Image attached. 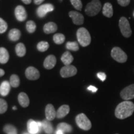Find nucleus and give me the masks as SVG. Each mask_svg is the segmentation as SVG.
<instances>
[{
  "label": "nucleus",
  "mask_w": 134,
  "mask_h": 134,
  "mask_svg": "<svg viewBox=\"0 0 134 134\" xmlns=\"http://www.w3.org/2000/svg\"><path fill=\"white\" fill-rule=\"evenodd\" d=\"M4 73H5V72H4V70H3V69H1V68H0V77L4 76Z\"/></svg>",
  "instance_id": "nucleus-41"
},
{
  "label": "nucleus",
  "mask_w": 134,
  "mask_h": 134,
  "mask_svg": "<svg viewBox=\"0 0 134 134\" xmlns=\"http://www.w3.org/2000/svg\"><path fill=\"white\" fill-rule=\"evenodd\" d=\"M71 4L75 9L78 10V11H81L83 7V4L81 0H70Z\"/></svg>",
  "instance_id": "nucleus-34"
},
{
  "label": "nucleus",
  "mask_w": 134,
  "mask_h": 134,
  "mask_svg": "<svg viewBox=\"0 0 134 134\" xmlns=\"http://www.w3.org/2000/svg\"><path fill=\"white\" fill-rule=\"evenodd\" d=\"M57 63V58L53 55H50L47 57L43 62V66L47 70H51L54 68Z\"/></svg>",
  "instance_id": "nucleus-14"
},
{
  "label": "nucleus",
  "mask_w": 134,
  "mask_h": 134,
  "mask_svg": "<svg viewBox=\"0 0 134 134\" xmlns=\"http://www.w3.org/2000/svg\"><path fill=\"white\" fill-rule=\"evenodd\" d=\"M133 17H134V11H133Z\"/></svg>",
  "instance_id": "nucleus-44"
},
{
  "label": "nucleus",
  "mask_w": 134,
  "mask_h": 134,
  "mask_svg": "<svg viewBox=\"0 0 134 134\" xmlns=\"http://www.w3.org/2000/svg\"><path fill=\"white\" fill-rule=\"evenodd\" d=\"M134 111V104L129 100H124L117 105L115 115L117 119H125L132 115Z\"/></svg>",
  "instance_id": "nucleus-1"
},
{
  "label": "nucleus",
  "mask_w": 134,
  "mask_h": 134,
  "mask_svg": "<svg viewBox=\"0 0 134 134\" xmlns=\"http://www.w3.org/2000/svg\"><path fill=\"white\" fill-rule=\"evenodd\" d=\"M60 73L62 78H69L75 76L76 74L77 69L73 65H66L62 68Z\"/></svg>",
  "instance_id": "nucleus-7"
},
{
  "label": "nucleus",
  "mask_w": 134,
  "mask_h": 134,
  "mask_svg": "<svg viewBox=\"0 0 134 134\" xmlns=\"http://www.w3.org/2000/svg\"><path fill=\"white\" fill-rule=\"evenodd\" d=\"M21 1L26 4H29L32 2V0H21Z\"/></svg>",
  "instance_id": "nucleus-40"
},
{
  "label": "nucleus",
  "mask_w": 134,
  "mask_h": 134,
  "mask_svg": "<svg viewBox=\"0 0 134 134\" xmlns=\"http://www.w3.org/2000/svg\"><path fill=\"white\" fill-rule=\"evenodd\" d=\"M88 90L89 91L93 92V93H96V92L98 91V88L94 86H90L88 88Z\"/></svg>",
  "instance_id": "nucleus-38"
},
{
  "label": "nucleus",
  "mask_w": 134,
  "mask_h": 134,
  "mask_svg": "<svg viewBox=\"0 0 134 134\" xmlns=\"http://www.w3.org/2000/svg\"><path fill=\"white\" fill-rule=\"evenodd\" d=\"M103 14L107 18H111L113 16V5L110 3H105L103 8Z\"/></svg>",
  "instance_id": "nucleus-20"
},
{
  "label": "nucleus",
  "mask_w": 134,
  "mask_h": 134,
  "mask_svg": "<svg viewBox=\"0 0 134 134\" xmlns=\"http://www.w3.org/2000/svg\"><path fill=\"white\" fill-rule=\"evenodd\" d=\"M77 125L84 130H89L91 128V122L85 114L81 113L75 118Z\"/></svg>",
  "instance_id": "nucleus-4"
},
{
  "label": "nucleus",
  "mask_w": 134,
  "mask_h": 134,
  "mask_svg": "<svg viewBox=\"0 0 134 134\" xmlns=\"http://www.w3.org/2000/svg\"><path fill=\"white\" fill-rule=\"evenodd\" d=\"M56 134H63V132L61 130H57L56 132Z\"/></svg>",
  "instance_id": "nucleus-42"
},
{
  "label": "nucleus",
  "mask_w": 134,
  "mask_h": 134,
  "mask_svg": "<svg viewBox=\"0 0 134 134\" xmlns=\"http://www.w3.org/2000/svg\"><path fill=\"white\" fill-rule=\"evenodd\" d=\"M53 40L56 44L60 45L64 42L65 37L62 34H55L53 37Z\"/></svg>",
  "instance_id": "nucleus-28"
},
{
  "label": "nucleus",
  "mask_w": 134,
  "mask_h": 134,
  "mask_svg": "<svg viewBox=\"0 0 134 134\" xmlns=\"http://www.w3.org/2000/svg\"><path fill=\"white\" fill-rule=\"evenodd\" d=\"M3 130L6 134H18L16 128L12 125H6L3 128Z\"/></svg>",
  "instance_id": "nucleus-29"
},
{
  "label": "nucleus",
  "mask_w": 134,
  "mask_h": 134,
  "mask_svg": "<svg viewBox=\"0 0 134 134\" xmlns=\"http://www.w3.org/2000/svg\"><path fill=\"white\" fill-rule=\"evenodd\" d=\"M11 85L8 81H4L0 85V94L3 96H6L9 94L11 89Z\"/></svg>",
  "instance_id": "nucleus-19"
},
{
  "label": "nucleus",
  "mask_w": 134,
  "mask_h": 134,
  "mask_svg": "<svg viewBox=\"0 0 134 134\" xmlns=\"http://www.w3.org/2000/svg\"><path fill=\"white\" fill-rule=\"evenodd\" d=\"M21 36V32L19 29H13L9 31L8 37L11 41L16 42L19 39Z\"/></svg>",
  "instance_id": "nucleus-21"
},
{
  "label": "nucleus",
  "mask_w": 134,
  "mask_h": 134,
  "mask_svg": "<svg viewBox=\"0 0 134 134\" xmlns=\"http://www.w3.org/2000/svg\"><path fill=\"white\" fill-rule=\"evenodd\" d=\"M120 97L125 100H129L134 98V84L127 86L120 92Z\"/></svg>",
  "instance_id": "nucleus-8"
},
{
  "label": "nucleus",
  "mask_w": 134,
  "mask_h": 134,
  "mask_svg": "<svg viewBox=\"0 0 134 134\" xmlns=\"http://www.w3.org/2000/svg\"><path fill=\"white\" fill-rule=\"evenodd\" d=\"M97 76L102 81H104L105 79H106V75L104 73H103V72H99L98 74H97Z\"/></svg>",
  "instance_id": "nucleus-37"
},
{
  "label": "nucleus",
  "mask_w": 134,
  "mask_h": 134,
  "mask_svg": "<svg viewBox=\"0 0 134 134\" xmlns=\"http://www.w3.org/2000/svg\"><path fill=\"white\" fill-rule=\"evenodd\" d=\"M73 60H74V58H73V55L69 52H65L61 57L62 62L65 65V66L71 65V63L73 62Z\"/></svg>",
  "instance_id": "nucleus-22"
},
{
  "label": "nucleus",
  "mask_w": 134,
  "mask_h": 134,
  "mask_svg": "<svg viewBox=\"0 0 134 134\" xmlns=\"http://www.w3.org/2000/svg\"><path fill=\"white\" fill-rule=\"evenodd\" d=\"M27 127L28 132L31 134H36L40 131V129L38 126L37 122L34 121L32 119L28 120Z\"/></svg>",
  "instance_id": "nucleus-16"
},
{
  "label": "nucleus",
  "mask_w": 134,
  "mask_h": 134,
  "mask_svg": "<svg viewBox=\"0 0 134 134\" xmlns=\"http://www.w3.org/2000/svg\"><path fill=\"white\" fill-rule=\"evenodd\" d=\"M26 78L29 80H37L40 78V73L37 68L34 66H29L25 71Z\"/></svg>",
  "instance_id": "nucleus-10"
},
{
  "label": "nucleus",
  "mask_w": 134,
  "mask_h": 134,
  "mask_svg": "<svg viewBox=\"0 0 134 134\" xmlns=\"http://www.w3.org/2000/svg\"><path fill=\"white\" fill-rule=\"evenodd\" d=\"M8 24L6 22L0 18V34L4 33L7 31Z\"/></svg>",
  "instance_id": "nucleus-35"
},
{
  "label": "nucleus",
  "mask_w": 134,
  "mask_h": 134,
  "mask_svg": "<svg viewBox=\"0 0 134 134\" xmlns=\"http://www.w3.org/2000/svg\"><path fill=\"white\" fill-rule=\"evenodd\" d=\"M15 50H16L17 55L19 57H24L26 55V48L24 44H23V43H18L16 45Z\"/></svg>",
  "instance_id": "nucleus-24"
},
{
  "label": "nucleus",
  "mask_w": 134,
  "mask_h": 134,
  "mask_svg": "<svg viewBox=\"0 0 134 134\" xmlns=\"http://www.w3.org/2000/svg\"><path fill=\"white\" fill-rule=\"evenodd\" d=\"M57 26L55 23L53 22H49L47 23L43 26V32L46 34H52L54 33L57 31Z\"/></svg>",
  "instance_id": "nucleus-18"
},
{
  "label": "nucleus",
  "mask_w": 134,
  "mask_h": 134,
  "mask_svg": "<svg viewBox=\"0 0 134 134\" xmlns=\"http://www.w3.org/2000/svg\"><path fill=\"white\" fill-rule=\"evenodd\" d=\"M111 57L119 63H125L127 60V55L120 47H115L111 50Z\"/></svg>",
  "instance_id": "nucleus-6"
},
{
  "label": "nucleus",
  "mask_w": 134,
  "mask_h": 134,
  "mask_svg": "<svg viewBox=\"0 0 134 134\" xmlns=\"http://www.w3.org/2000/svg\"><path fill=\"white\" fill-rule=\"evenodd\" d=\"M119 26L121 32L122 36L126 38H129L132 35V29L130 28V26L129 21L125 17L120 18L119 23Z\"/></svg>",
  "instance_id": "nucleus-5"
},
{
  "label": "nucleus",
  "mask_w": 134,
  "mask_h": 134,
  "mask_svg": "<svg viewBox=\"0 0 134 134\" xmlns=\"http://www.w3.org/2000/svg\"><path fill=\"white\" fill-rule=\"evenodd\" d=\"M18 101H19V104L21 105L23 108H27V107L29 106L30 100L29 98L27 95L26 93H20L18 95Z\"/></svg>",
  "instance_id": "nucleus-15"
},
{
  "label": "nucleus",
  "mask_w": 134,
  "mask_h": 134,
  "mask_svg": "<svg viewBox=\"0 0 134 134\" xmlns=\"http://www.w3.org/2000/svg\"><path fill=\"white\" fill-rule=\"evenodd\" d=\"M57 130H61L63 132H71L72 131V127L68 124L62 122L57 125Z\"/></svg>",
  "instance_id": "nucleus-27"
},
{
  "label": "nucleus",
  "mask_w": 134,
  "mask_h": 134,
  "mask_svg": "<svg viewBox=\"0 0 134 134\" xmlns=\"http://www.w3.org/2000/svg\"><path fill=\"white\" fill-rule=\"evenodd\" d=\"M69 16L71 18L73 23L75 24L80 26V25H82L84 23L83 15L81 13L77 12V11H70Z\"/></svg>",
  "instance_id": "nucleus-12"
},
{
  "label": "nucleus",
  "mask_w": 134,
  "mask_h": 134,
  "mask_svg": "<svg viewBox=\"0 0 134 134\" xmlns=\"http://www.w3.org/2000/svg\"><path fill=\"white\" fill-rule=\"evenodd\" d=\"M42 128L46 133L51 134L53 132L52 125L48 120H44L42 122Z\"/></svg>",
  "instance_id": "nucleus-25"
},
{
  "label": "nucleus",
  "mask_w": 134,
  "mask_h": 134,
  "mask_svg": "<svg viewBox=\"0 0 134 134\" xmlns=\"http://www.w3.org/2000/svg\"><path fill=\"white\" fill-rule=\"evenodd\" d=\"M34 3L37 5L41 4L42 3H43V1H44V0H34Z\"/></svg>",
  "instance_id": "nucleus-39"
},
{
  "label": "nucleus",
  "mask_w": 134,
  "mask_h": 134,
  "mask_svg": "<svg viewBox=\"0 0 134 134\" xmlns=\"http://www.w3.org/2000/svg\"><path fill=\"white\" fill-rule=\"evenodd\" d=\"M54 10V6L52 4H44L40 6L37 9V14L39 18H44L48 13Z\"/></svg>",
  "instance_id": "nucleus-9"
},
{
  "label": "nucleus",
  "mask_w": 134,
  "mask_h": 134,
  "mask_svg": "<svg viewBox=\"0 0 134 134\" xmlns=\"http://www.w3.org/2000/svg\"><path fill=\"white\" fill-rule=\"evenodd\" d=\"M70 112V107L68 105H63L60 106L57 111L56 117L58 119H62L66 116Z\"/></svg>",
  "instance_id": "nucleus-17"
},
{
  "label": "nucleus",
  "mask_w": 134,
  "mask_h": 134,
  "mask_svg": "<svg viewBox=\"0 0 134 134\" xmlns=\"http://www.w3.org/2000/svg\"><path fill=\"white\" fill-rule=\"evenodd\" d=\"M77 39L78 43L82 47H87L90 44L91 41V36L88 30L85 27H81L77 31Z\"/></svg>",
  "instance_id": "nucleus-2"
},
{
  "label": "nucleus",
  "mask_w": 134,
  "mask_h": 134,
  "mask_svg": "<svg viewBox=\"0 0 134 134\" xmlns=\"http://www.w3.org/2000/svg\"><path fill=\"white\" fill-rule=\"evenodd\" d=\"M8 109V104L3 99L0 98V114H4Z\"/></svg>",
  "instance_id": "nucleus-33"
},
{
  "label": "nucleus",
  "mask_w": 134,
  "mask_h": 134,
  "mask_svg": "<svg viewBox=\"0 0 134 134\" xmlns=\"http://www.w3.org/2000/svg\"><path fill=\"white\" fill-rule=\"evenodd\" d=\"M45 113H46L47 120H49V121H51V120L54 119L57 114V112L55 111V108L51 104H48L46 105Z\"/></svg>",
  "instance_id": "nucleus-13"
},
{
  "label": "nucleus",
  "mask_w": 134,
  "mask_h": 134,
  "mask_svg": "<svg viewBox=\"0 0 134 134\" xmlns=\"http://www.w3.org/2000/svg\"><path fill=\"white\" fill-rule=\"evenodd\" d=\"M13 110H16L17 109V108H16V106H14L13 108Z\"/></svg>",
  "instance_id": "nucleus-43"
},
{
  "label": "nucleus",
  "mask_w": 134,
  "mask_h": 134,
  "mask_svg": "<svg viewBox=\"0 0 134 134\" xmlns=\"http://www.w3.org/2000/svg\"><path fill=\"white\" fill-rule=\"evenodd\" d=\"M37 47L38 51L41 52H46V50H48V47H49V44H48L47 42L41 41L38 43Z\"/></svg>",
  "instance_id": "nucleus-31"
},
{
  "label": "nucleus",
  "mask_w": 134,
  "mask_h": 134,
  "mask_svg": "<svg viewBox=\"0 0 134 134\" xmlns=\"http://www.w3.org/2000/svg\"><path fill=\"white\" fill-rule=\"evenodd\" d=\"M14 14L16 19L20 22L24 21L26 19L27 16L24 7H23L21 5H19L15 8Z\"/></svg>",
  "instance_id": "nucleus-11"
},
{
  "label": "nucleus",
  "mask_w": 134,
  "mask_h": 134,
  "mask_svg": "<svg viewBox=\"0 0 134 134\" xmlns=\"http://www.w3.org/2000/svg\"><path fill=\"white\" fill-rule=\"evenodd\" d=\"M102 4L99 0H92L86 5L85 13L89 16H94L100 12Z\"/></svg>",
  "instance_id": "nucleus-3"
},
{
  "label": "nucleus",
  "mask_w": 134,
  "mask_h": 134,
  "mask_svg": "<svg viewBox=\"0 0 134 134\" xmlns=\"http://www.w3.org/2000/svg\"><path fill=\"white\" fill-rule=\"evenodd\" d=\"M9 59L8 51L4 47H0V63L5 64Z\"/></svg>",
  "instance_id": "nucleus-23"
},
{
  "label": "nucleus",
  "mask_w": 134,
  "mask_h": 134,
  "mask_svg": "<svg viewBox=\"0 0 134 134\" xmlns=\"http://www.w3.org/2000/svg\"><path fill=\"white\" fill-rule=\"evenodd\" d=\"M117 134H118V133H117Z\"/></svg>",
  "instance_id": "nucleus-45"
},
{
  "label": "nucleus",
  "mask_w": 134,
  "mask_h": 134,
  "mask_svg": "<svg viewBox=\"0 0 134 134\" xmlns=\"http://www.w3.org/2000/svg\"><path fill=\"white\" fill-rule=\"evenodd\" d=\"M119 4L121 6L125 7V6H128L130 2V0H117Z\"/></svg>",
  "instance_id": "nucleus-36"
},
{
  "label": "nucleus",
  "mask_w": 134,
  "mask_h": 134,
  "mask_svg": "<svg viewBox=\"0 0 134 134\" xmlns=\"http://www.w3.org/2000/svg\"><path fill=\"white\" fill-rule=\"evenodd\" d=\"M9 83L13 88H18L20 85L19 77L17 75H12L10 77Z\"/></svg>",
  "instance_id": "nucleus-26"
},
{
  "label": "nucleus",
  "mask_w": 134,
  "mask_h": 134,
  "mask_svg": "<svg viewBox=\"0 0 134 134\" xmlns=\"http://www.w3.org/2000/svg\"><path fill=\"white\" fill-rule=\"evenodd\" d=\"M26 29L29 33H34L36 30V24L33 21H29L26 23Z\"/></svg>",
  "instance_id": "nucleus-32"
},
{
  "label": "nucleus",
  "mask_w": 134,
  "mask_h": 134,
  "mask_svg": "<svg viewBox=\"0 0 134 134\" xmlns=\"http://www.w3.org/2000/svg\"><path fill=\"white\" fill-rule=\"evenodd\" d=\"M66 47L68 50L72 51H78L79 50V45L77 42H68L66 44Z\"/></svg>",
  "instance_id": "nucleus-30"
}]
</instances>
